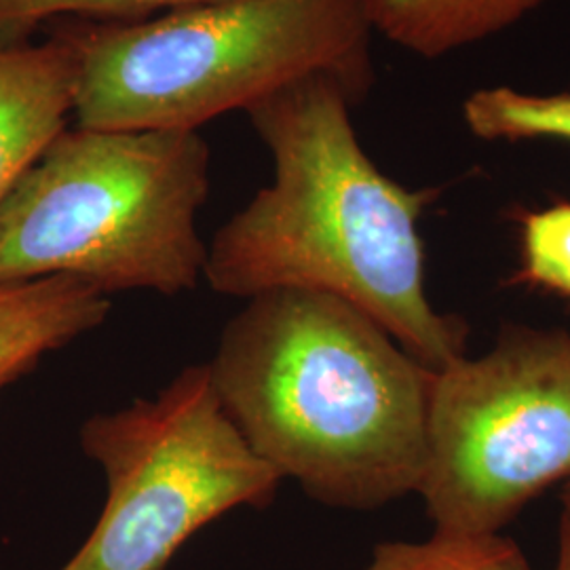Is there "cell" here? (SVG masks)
<instances>
[{"mask_svg":"<svg viewBox=\"0 0 570 570\" xmlns=\"http://www.w3.org/2000/svg\"><path fill=\"white\" fill-rule=\"evenodd\" d=\"M245 444L327 508L419 492L435 372L362 308L315 289L247 298L207 364Z\"/></svg>","mask_w":570,"mask_h":570,"instance_id":"cell-2","label":"cell"},{"mask_svg":"<svg viewBox=\"0 0 570 570\" xmlns=\"http://www.w3.org/2000/svg\"><path fill=\"white\" fill-rule=\"evenodd\" d=\"M81 446L102 468L106 503L60 570H165L193 534L228 511L265 510L282 484L228 419L207 364L89 416Z\"/></svg>","mask_w":570,"mask_h":570,"instance_id":"cell-5","label":"cell"},{"mask_svg":"<svg viewBox=\"0 0 570 570\" xmlns=\"http://www.w3.org/2000/svg\"><path fill=\"white\" fill-rule=\"evenodd\" d=\"M351 108L341 82L311 77L247 110L273 183L207 245L204 279L245 301L273 289L338 296L438 372L465 355L468 336L428 296L419 225L438 193L383 174L357 140Z\"/></svg>","mask_w":570,"mask_h":570,"instance_id":"cell-1","label":"cell"},{"mask_svg":"<svg viewBox=\"0 0 570 570\" xmlns=\"http://www.w3.org/2000/svg\"><path fill=\"white\" fill-rule=\"evenodd\" d=\"M570 482V336L508 327L435 372L419 492L433 530L487 534Z\"/></svg>","mask_w":570,"mask_h":570,"instance_id":"cell-6","label":"cell"},{"mask_svg":"<svg viewBox=\"0 0 570 570\" xmlns=\"http://www.w3.org/2000/svg\"><path fill=\"white\" fill-rule=\"evenodd\" d=\"M562 492H564V494H570V482H567V484L562 487Z\"/></svg>","mask_w":570,"mask_h":570,"instance_id":"cell-15","label":"cell"},{"mask_svg":"<svg viewBox=\"0 0 570 570\" xmlns=\"http://www.w3.org/2000/svg\"><path fill=\"white\" fill-rule=\"evenodd\" d=\"M226 0H0V42H20L42 21L134 23Z\"/></svg>","mask_w":570,"mask_h":570,"instance_id":"cell-12","label":"cell"},{"mask_svg":"<svg viewBox=\"0 0 570 570\" xmlns=\"http://www.w3.org/2000/svg\"><path fill=\"white\" fill-rule=\"evenodd\" d=\"M75 47V119L89 129H190L330 77L353 106L374 82L366 0H226L134 23L58 20Z\"/></svg>","mask_w":570,"mask_h":570,"instance_id":"cell-3","label":"cell"},{"mask_svg":"<svg viewBox=\"0 0 570 570\" xmlns=\"http://www.w3.org/2000/svg\"><path fill=\"white\" fill-rule=\"evenodd\" d=\"M364 570H530L522 548L503 532L433 530L425 541L379 543Z\"/></svg>","mask_w":570,"mask_h":570,"instance_id":"cell-10","label":"cell"},{"mask_svg":"<svg viewBox=\"0 0 570 570\" xmlns=\"http://www.w3.org/2000/svg\"><path fill=\"white\" fill-rule=\"evenodd\" d=\"M110 298L77 277L0 284V389L28 374L51 351L102 326Z\"/></svg>","mask_w":570,"mask_h":570,"instance_id":"cell-8","label":"cell"},{"mask_svg":"<svg viewBox=\"0 0 570 570\" xmlns=\"http://www.w3.org/2000/svg\"><path fill=\"white\" fill-rule=\"evenodd\" d=\"M79 60L53 28L39 45L0 42V205L75 117Z\"/></svg>","mask_w":570,"mask_h":570,"instance_id":"cell-7","label":"cell"},{"mask_svg":"<svg viewBox=\"0 0 570 570\" xmlns=\"http://www.w3.org/2000/svg\"><path fill=\"white\" fill-rule=\"evenodd\" d=\"M551 0H366L374 32L438 60L527 20Z\"/></svg>","mask_w":570,"mask_h":570,"instance_id":"cell-9","label":"cell"},{"mask_svg":"<svg viewBox=\"0 0 570 570\" xmlns=\"http://www.w3.org/2000/svg\"><path fill=\"white\" fill-rule=\"evenodd\" d=\"M515 279L570 298V204L522 216Z\"/></svg>","mask_w":570,"mask_h":570,"instance_id":"cell-13","label":"cell"},{"mask_svg":"<svg viewBox=\"0 0 570 570\" xmlns=\"http://www.w3.org/2000/svg\"><path fill=\"white\" fill-rule=\"evenodd\" d=\"M553 570H570V494L562 492V513L558 524V556Z\"/></svg>","mask_w":570,"mask_h":570,"instance_id":"cell-14","label":"cell"},{"mask_svg":"<svg viewBox=\"0 0 570 570\" xmlns=\"http://www.w3.org/2000/svg\"><path fill=\"white\" fill-rule=\"evenodd\" d=\"M463 121L482 140L570 142V94L537 96L511 87L473 91L463 102Z\"/></svg>","mask_w":570,"mask_h":570,"instance_id":"cell-11","label":"cell"},{"mask_svg":"<svg viewBox=\"0 0 570 570\" xmlns=\"http://www.w3.org/2000/svg\"><path fill=\"white\" fill-rule=\"evenodd\" d=\"M209 167L199 131L68 127L0 205V284L66 275L108 298L195 289Z\"/></svg>","mask_w":570,"mask_h":570,"instance_id":"cell-4","label":"cell"}]
</instances>
